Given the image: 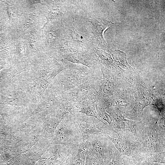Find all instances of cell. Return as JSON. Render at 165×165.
<instances>
[{
	"mask_svg": "<svg viewBox=\"0 0 165 165\" xmlns=\"http://www.w3.org/2000/svg\"><path fill=\"white\" fill-rule=\"evenodd\" d=\"M77 145L72 146L66 160L67 165H85L86 154L80 150Z\"/></svg>",
	"mask_w": 165,
	"mask_h": 165,
	"instance_id": "ba28073f",
	"label": "cell"
},
{
	"mask_svg": "<svg viewBox=\"0 0 165 165\" xmlns=\"http://www.w3.org/2000/svg\"><path fill=\"white\" fill-rule=\"evenodd\" d=\"M119 154H115L112 160L106 165H121V160Z\"/></svg>",
	"mask_w": 165,
	"mask_h": 165,
	"instance_id": "7c38bea8",
	"label": "cell"
},
{
	"mask_svg": "<svg viewBox=\"0 0 165 165\" xmlns=\"http://www.w3.org/2000/svg\"><path fill=\"white\" fill-rule=\"evenodd\" d=\"M131 160L132 162L130 159L131 162H128V165H154L152 164V163L149 162L145 159L140 161L132 160Z\"/></svg>",
	"mask_w": 165,
	"mask_h": 165,
	"instance_id": "4fadbf2b",
	"label": "cell"
},
{
	"mask_svg": "<svg viewBox=\"0 0 165 165\" xmlns=\"http://www.w3.org/2000/svg\"><path fill=\"white\" fill-rule=\"evenodd\" d=\"M93 21L92 23L94 25L95 35L101 42L105 44V42L103 37V32L107 28L113 25L114 23L104 19H100Z\"/></svg>",
	"mask_w": 165,
	"mask_h": 165,
	"instance_id": "9c48e42d",
	"label": "cell"
},
{
	"mask_svg": "<svg viewBox=\"0 0 165 165\" xmlns=\"http://www.w3.org/2000/svg\"><path fill=\"white\" fill-rule=\"evenodd\" d=\"M65 65L66 68L60 76L59 90L60 94L68 92L95 78L90 68L66 63Z\"/></svg>",
	"mask_w": 165,
	"mask_h": 165,
	"instance_id": "7a4b0ae2",
	"label": "cell"
},
{
	"mask_svg": "<svg viewBox=\"0 0 165 165\" xmlns=\"http://www.w3.org/2000/svg\"><path fill=\"white\" fill-rule=\"evenodd\" d=\"M165 151L156 152L150 154L145 159L151 163H157L165 164Z\"/></svg>",
	"mask_w": 165,
	"mask_h": 165,
	"instance_id": "8fae6325",
	"label": "cell"
},
{
	"mask_svg": "<svg viewBox=\"0 0 165 165\" xmlns=\"http://www.w3.org/2000/svg\"><path fill=\"white\" fill-rule=\"evenodd\" d=\"M85 165H104L101 157L92 148L86 153Z\"/></svg>",
	"mask_w": 165,
	"mask_h": 165,
	"instance_id": "30bf717a",
	"label": "cell"
},
{
	"mask_svg": "<svg viewBox=\"0 0 165 165\" xmlns=\"http://www.w3.org/2000/svg\"><path fill=\"white\" fill-rule=\"evenodd\" d=\"M135 104L134 107L130 111L122 112L121 114L126 115L131 118L139 117L145 108L148 105H152L148 97L143 94L140 91L135 92Z\"/></svg>",
	"mask_w": 165,
	"mask_h": 165,
	"instance_id": "52a82bcc",
	"label": "cell"
},
{
	"mask_svg": "<svg viewBox=\"0 0 165 165\" xmlns=\"http://www.w3.org/2000/svg\"><path fill=\"white\" fill-rule=\"evenodd\" d=\"M72 125L79 133L82 140L94 134L107 135L112 137L113 129L109 125L93 117L82 113L71 115Z\"/></svg>",
	"mask_w": 165,
	"mask_h": 165,
	"instance_id": "3957f363",
	"label": "cell"
},
{
	"mask_svg": "<svg viewBox=\"0 0 165 165\" xmlns=\"http://www.w3.org/2000/svg\"><path fill=\"white\" fill-rule=\"evenodd\" d=\"M116 133L118 136L117 139L113 138L108 135H104L114 144L121 156L123 155L128 156L130 159L138 161L144 160V157L138 152L136 141L132 142L124 138L120 130L118 131Z\"/></svg>",
	"mask_w": 165,
	"mask_h": 165,
	"instance_id": "8992f818",
	"label": "cell"
},
{
	"mask_svg": "<svg viewBox=\"0 0 165 165\" xmlns=\"http://www.w3.org/2000/svg\"><path fill=\"white\" fill-rule=\"evenodd\" d=\"M71 115L67 113L57 126L54 133L55 143L75 146L82 141L79 133L72 124Z\"/></svg>",
	"mask_w": 165,
	"mask_h": 165,
	"instance_id": "277c9868",
	"label": "cell"
},
{
	"mask_svg": "<svg viewBox=\"0 0 165 165\" xmlns=\"http://www.w3.org/2000/svg\"><path fill=\"white\" fill-rule=\"evenodd\" d=\"M138 152L146 155L165 151V135L160 133L155 124L147 125L143 122L135 139Z\"/></svg>",
	"mask_w": 165,
	"mask_h": 165,
	"instance_id": "6da1fadb",
	"label": "cell"
},
{
	"mask_svg": "<svg viewBox=\"0 0 165 165\" xmlns=\"http://www.w3.org/2000/svg\"><path fill=\"white\" fill-rule=\"evenodd\" d=\"M87 138L92 148L102 158L104 165L112 160L116 153L114 152L112 142L104 135H92Z\"/></svg>",
	"mask_w": 165,
	"mask_h": 165,
	"instance_id": "5b68a950",
	"label": "cell"
}]
</instances>
